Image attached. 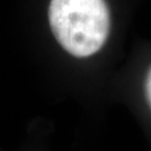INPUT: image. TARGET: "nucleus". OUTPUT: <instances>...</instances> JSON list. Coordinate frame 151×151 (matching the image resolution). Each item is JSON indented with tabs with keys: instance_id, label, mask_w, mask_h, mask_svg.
I'll return each mask as SVG.
<instances>
[{
	"instance_id": "1",
	"label": "nucleus",
	"mask_w": 151,
	"mask_h": 151,
	"mask_svg": "<svg viewBox=\"0 0 151 151\" xmlns=\"http://www.w3.org/2000/svg\"><path fill=\"white\" fill-rule=\"evenodd\" d=\"M49 24L65 50L76 57H87L105 43L110 14L104 0H52Z\"/></svg>"
},
{
	"instance_id": "2",
	"label": "nucleus",
	"mask_w": 151,
	"mask_h": 151,
	"mask_svg": "<svg viewBox=\"0 0 151 151\" xmlns=\"http://www.w3.org/2000/svg\"><path fill=\"white\" fill-rule=\"evenodd\" d=\"M146 90H147V96H148V100H149V103H150V106H151V68L149 70L148 77H147Z\"/></svg>"
}]
</instances>
